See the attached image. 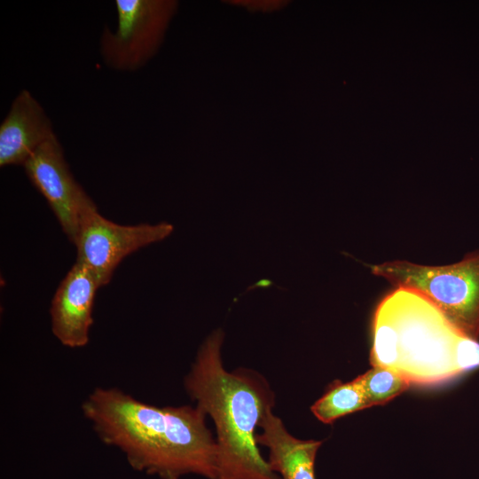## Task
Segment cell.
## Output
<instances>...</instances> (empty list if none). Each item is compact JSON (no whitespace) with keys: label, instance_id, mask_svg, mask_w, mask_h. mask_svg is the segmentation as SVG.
<instances>
[{"label":"cell","instance_id":"cell-5","mask_svg":"<svg viewBox=\"0 0 479 479\" xmlns=\"http://www.w3.org/2000/svg\"><path fill=\"white\" fill-rule=\"evenodd\" d=\"M169 0H116L117 27L100 38L104 62L119 71L142 67L159 49L177 10Z\"/></svg>","mask_w":479,"mask_h":479},{"label":"cell","instance_id":"cell-9","mask_svg":"<svg viewBox=\"0 0 479 479\" xmlns=\"http://www.w3.org/2000/svg\"><path fill=\"white\" fill-rule=\"evenodd\" d=\"M54 134L43 107L29 90H21L0 124V166H23Z\"/></svg>","mask_w":479,"mask_h":479},{"label":"cell","instance_id":"cell-4","mask_svg":"<svg viewBox=\"0 0 479 479\" xmlns=\"http://www.w3.org/2000/svg\"><path fill=\"white\" fill-rule=\"evenodd\" d=\"M368 267L396 288L421 293L455 328L479 342V250L447 265L395 260Z\"/></svg>","mask_w":479,"mask_h":479},{"label":"cell","instance_id":"cell-10","mask_svg":"<svg viewBox=\"0 0 479 479\" xmlns=\"http://www.w3.org/2000/svg\"><path fill=\"white\" fill-rule=\"evenodd\" d=\"M272 409L262 418L261 432L255 435L257 444L269 450L271 468L280 479H316L315 459L322 441L294 437Z\"/></svg>","mask_w":479,"mask_h":479},{"label":"cell","instance_id":"cell-8","mask_svg":"<svg viewBox=\"0 0 479 479\" xmlns=\"http://www.w3.org/2000/svg\"><path fill=\"white\" fill-rule=\"evenodd\" d=\"M98 279L84 264L75 261L58 287L50 309L51 332L68 348H82L90 341Z\"/></svg>","mask_w":479,"mask_h":479},{"label":"cell","instance_id":"cell-12","mask_svg":"<svg viewBox=\"0 0 479 479\" xmlns=\"http://www.w3.org/2000/svg\"><path fill=\"white\" fill-rule=\"evenodd\" d=\"M355 381L364 393L368 407L385 404L411 386L398 373L380 366H373Z\"/></svg>","mask_w":479,"mask_h":479},{"label":"cell","instance_id":"cell-11","mask_svg":"<svg viewBox=\"0 0 479 479\" xmlns=\"http://www.w3.org/2000/svg\"><path fill=\"white\" fill-rule=\"evenodd\" d=\"M368 408L364 393L355 380L334 383L310 407L314 416L331 424L347 414Z\"/></svg>","mask_w":479,"mask_h":479},{"label":"cell","instance_id":"cell-3","mask_svg":"<svg viewBox=\"0 0 479 479\" xmlns=\"http://www.w3.org/2000/svg\"><path fill=\"white\" fill-rule=\"evenodd\" d=\"M370 363L411 385L435 386L479 367V342L455 328L421 293L397 287L376 309Z\"/></svg>","mask_w":479,"mask_h":479},{"label":"cell","instance_id":"cell-6","mask_svg":"<svg viewBox=\"0 0 479 479\" xmlns=\"http://www.w3.org/2000/svg\"><path fill=\"white\" fill-rule=\"evenodd\" d=\"M173 229L172 224L165 222L116 224L100 215L95 208L84 216L73 243L76 247V261L89 268L100 287H104L126 256L166 239Z\"/></svg>","mask_w":479,"mask_h":479},{"label":"cell","instance_id":"cell-7","mask_svg":"<svg viewBox=\"0 0 479 479\" xmlns=\"http://www.w3.org/2000/svg\"><path fill=\"white\" fill-rule=\"evenodd\" d=\"M22 167L74 243L84 216L97 206L75 179L57 136L43 142Z\"/></svg>","mask_w":479,"mask_h":479},{"label":"cell","instance_id":"cell-2","mask_svg":"<svg viewBox=\"0 0 479 479\" xmlns=\"http://www.w3.org/2000/svg\"><path fill=\"white\" fill-rule=\"evenodd\" d=\"M223 342L221 329L208 335L185 378L190 398L216 428V479H280L255 440L259 422L274 407V393L255 371L228 372L221 357Z\"/></svg>","mask_w":479,"mask_h":479},{"label":"cell","instance_id":"cell-1","mask_svg":"<svg viewBox=\"0 0 479 479\" xmlns=\"http://www.w3.org/2000/svg\"><path fill=\"white\" fill-rule=\"evenodd\" d=\"M82 411L98 438L134 469L161 479L216 477V442L198 406L158 407L115 388H96Z\"/></svg>","mask_w":479,"mask_h":479}]
</instances>
